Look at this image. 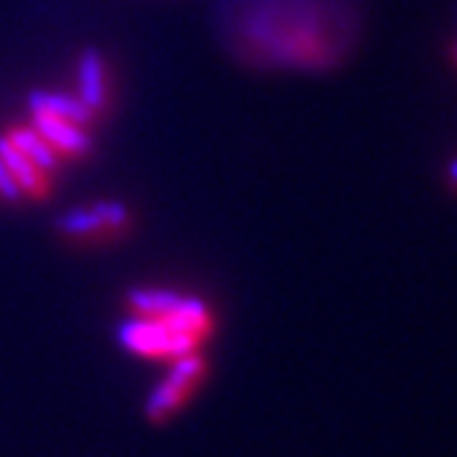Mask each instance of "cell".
Segmentation results:
<instances>
[{
	"instance_id": "1",
	"label": "cell",
	"mask_w": 457,
	"mask_h": 457,
	"mask_svg": "<svg viewBox=\"0 0 457 457\" xmlns=\"http://www.w3.org/2000/svg\"><path fill=\"white\" fill-rule=\"evenodd\" d=\"M358 34L350 0H262L235 34L240 55L256 67L328 70Z\"/></svg>"
},
{
	"instance_id": "2",
	"label": "cell",
	"mask_w": 457,
	"mask_h": 457,
	"mask_svg": "<svg viewBox=\"0 0 457 457\" xmlns=\"http://www.w3.org/2000/svg\"><path fill=\"white\" fill-rule=\"evenodd\" d=\"M129 317L119 325L127 353L144 358H174L199 353L212 337V312L204 301L166 287H138L127 292Z\"/></svg>"
},
{
	"instance_id": "3",
	"label": "cell",
	"mask_w": 457,
	"mask_h": 457,
	"mask_svg": "<svg viewBox=\"0 0 457 457\" xmlns=\"http://www.w3.org/2000/svg\"><path fill=\"white\" fill-rule=\"evenodd\" d=\"M207 361L202 358V353H190L182 358H174L166 378H162L144 405V413L149 421H171L174 416H179L187 403L195 397V391L202 388V383L207 380Z\"/></svg>"
},
{
	"instance_id": "4",
	"label": "cell",
	"mask_w": 457,
	"mask_h": 457,
	"mask_svg": "<svg viewBox=\"0 0 457 457\" xmlns=\"http://www.w3.org/2000/svg\"><path fill=\"white\" fill-rule=\"evenodd\" d=\"M129 223V212L121 202H100L91 207H75L63 212L55 223V228L63 237L72 240H96V237H116L124 232Z\"/></svg>"
},
{
	"instance_id": "5",
	"label": "cell",
	"mask_w": 457,
	"mask_h": 457,
	"mask_svg": "<svg viewBox=\"0 0 457 457\" xmlns=\"http://www.w3.org/2000/svg\"><path fill=\"white\" fill-rule=\"evenodd\" d=\"M30 127H34L37 133L58 152V157H63V154L83 157L94 146L88 127L75 124L70 119L53 116V113H45V111H30Z\"/></svg>"
},
{
	"instance_id": "6",
	"label": "cell",
	"mask_w": 457,
	"mask_h": 457,
	"mask_svg": "<svg viewBox=\"0 0 457 457\" xmlns=\"http://www.w3.org/2000/svg\"><path fill=\"white\" fill-rule=\"evenodd\" d=\"M108 96H111L108 63L100 50H86L78 61V100L94 116H100L108 108Z\"/></svg>"
},
{
	"instance_id": "7",
	"label": "cell",
	"mask_w": 457,
	"mask_h": 457,
	"mask_svg": "<svg viewBox=\"0 0 457 457\" xmlns=\"http://www.w3.org/2000/svg\"><path fill=\"white\" fill-rule=\"evenodd\" d=\"M0 162L9 169V174L14 177V182L20 185L22 195H45L50 190V174L42 171L39 166H34L14 144H9V138H0Z\"/></svg>"
},
{
	"instance_id": "8",
	"label": "cell",
	"mask_w": 457,
	"mask_h": 457,
	"mask_svg": "<svg viewBox=\"0 0 457 457\" xmlns=\"http://www.w3.org/2000/svg\"><path fill=\"white\" fill-rule=\"evenodd\" d=\"M28 105H30V111H45V113L61 116V119H70V121L83 124V127H91L94 119H96V116L78 100V96L58 94V91H34V94L28 96Z\"/></svg>"
},
{
	"instance_id": "9",
	"label": "cell",
	"mask_w": 457,
	"mask_h": 457,
	"mask_svg": "<svg viewBox=\"0 0 457 457\" xmlns=\"http://www.w3.org/2000/svg\"><path fill=\"white\" fill-rule=\"evenodd\" d=\"M9 144H14L34 166H39L42 171H47L53 177V171L58 169V152L37 133L34 127H12L9 133H6Z\"/></svg>"
},
{
	"instance_id": "10",
	"label": "cell",
	"mask_w": 457,
	"mask_h": 457,
	"mask_svg": "<svg viewBox=\"0 0 457 457\" xmlns=\"http://www.w3.org/2000/svg\"><path fill=\"white\" fill-rule=\"evenodd\" d=\"M449 179L457 185V162H452V169H449Z\"/></svg>"
}]
</instances>
